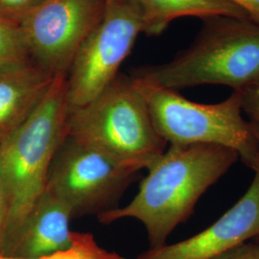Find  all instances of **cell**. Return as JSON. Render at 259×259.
I'll return each instance as SVG.
<instances>
[{"label": "cell", "instance_id": "obj_2", "mask_svg": "<svg viewBox=\"0 0 259 259\" xmlns=\"http://www.w3.org/2000/svg\"><path fill=\"white\" fill-rule=\"evenodd\" d=\"M67 76H57L26 120L0 142V185L8 224L0 254H5L47 188L50 167L66 138L69 113Z\"/></svg>", "mask_w": 259, "mask_h": 259}, {"label": "cell", "instance_id": "obj_11", "mask_svg": "<svg viewBox=\"0 0 259 259\" xmlns=\"http://www.w3.org/2000/svg\"><path fill=\"white\" fill-rule=\"evenodd\" d=\"M54 79L32 62L0 71V142L35 111Z\"/></svg>", "mask_w": 259, "mask_h": 259}, {"label": "cell", "instance_id": "obj_16", "mask_svg": "<svg viewBox=\"0 0 259 259\" xmlns=\"http://www.w3.org/2000/svg\"><path fill=\"white\" fill-rule=\"evenodd\" d=\"M239 91L242 111L250 124L259 127V77Z\"/></svg>", "mask_w": 259, "mask_h": 259}, {"label": "cell", "instance_id": "obj_10", "mask_svg": "<svg viewBox=\"0 0 259 259\" xmlns=\"http://www.w3.org/2000/svg\"><path fill=\"white\" fill-rule=\"evenodd\" d=\"M72 219L68 204L46 188L3 255L33 259L67 249L72 241Z\"/></svg>", "mask_w": 259, "mask_h": 259}, {"label": "cell", "instance_id": "obj_12", "mask_svg": "<svg viewBox=\"0 0 259 259\" xmlns=\"http://www.w3.org/2000/svg\"><path fill=\"white\" fill-rule=\"evenodd\" d=\"M143 21V33L160 35L177 19L195 17L248 18L246 14L227 0H132Z\"/></svg>", "mask_w": 259, "mask_h": 259}, {"label": "cell", "instance_id": "obj_14", "mask_svg": "<svg viewBox=\"0 0 259 259\" xmlns=\"http://www.w3.org/2000/svg\"><path fill=\"white\" fill-rule=\"evenodd\" d=\"M30 61L19 26L0 21V71Z\"/></svg>", "mask_w": 259, "mask_h": 259}, {"label": "cell", "instance_id": "obj_6", "mask_svg": "<svg viewBox=\"0 0 259 259\" xmlns=\"http://www.w3.org/2000/svg\"><path fill=\"white\" fill-rule=\"evenodd\" d=\"M140 33L143 21L132 0H105L102 19L80 47L67 75L70 110L91 102L118 77Z\"/></svg>", "mask_w": 259, "mask_h": 259}, {"label": "cell", "instance_id": "obj_13", "mask_svg": "<svg viewBox=\"0 0 259 259\" xmlns=\"http://www.w3.org/2000/svg\"><path fill=\"white\" fill-rule=\"evenodd\" d=\"M71 245L54 253L33 259H126L101 247L90 232H72ZM0 259H26L0 254Z\"/></svg>", "mask_w": 259, "mask_h": 259}, {"label": "cell", "instance_id": "obj_4", "mask_svg": "<svg viewBox=\"0 0 259 259\" xmlns=\"http://www.w3.org/2000/svg\"><path fill=\"white\" fill-rule=\"evenodd\" d=\"M66 136L139 170L167 149L133 76L118 75L91 102L70 110Z\"/></svg>", "mask_w": 259, "mask_h": 259}, {"label": "cell", "instance_id": "obj_5", "mask_svg": "<svg viewBox=\"0 0 259 259\" xmlns=\"http://www.w3.org/2000/svg\"><path fill=\"white\" fill-rule=\"evenodd\" d=\"M158 135L169 145H219L238 153L245 165H259V144L243 117L239 91L216 104L187 99L177 91L133 76Z\"/></svg>", "mask_w": 259, "mask_h": 259}, {"label": "cell", "instance_id": "obj_1", "mask_svg": "<svg viewBox=\"0 0 259 259\" xmlns=\"http://www.w3.org/2000/svg\"><path fill=\"white\" fill-rule=\"evenodd\" d=\"M239 158L234 150L219 145H169L147 168V176L129 204L98 214V221L108 225L136 219L146 230L150 248L161 247Z\"/></svg>", "mask_w": 259, "mask_h": 259}, {"label": "cell", "instance_id": "obj_15", "mask_svg": "<svg viewBox=\"0 0 259 259\" xmlns=\"http://www.w3.org/2000/svg\"><path fill=\"white\" fill-rule=\"evenodd\" d=\"M41 0H0V21L20 26Z\"/></svg>", "mask_w": 259, "mask_h": 259}, {"label": "cell", "instance_id": "obj_7", "mask_svg": "<svg viewBox=\"0 0 259 259\" xmlns=\"http://www.w3.org/2000/svg\"><path fill=\"white\" fill-rule=\"evenodd\" d=\"M140 170L66 136L50 167L47 189L63 199L73 217L100 214Z\"/></svg>", "mask_w": 259, "mask_h": 259}, {"label": "cell", "instance_id": "obj_21", "mask_svg": "<svg viewBox=\"0 0 259 259\" xmlns=\"http://www.w3.org/2000/svg\"><path fill=\"white\" fill-rule=\"evenodd\" d=\"M254 240L257 241V242H259V236H258V237H256V238H255V239H254Z\"/></svg>", "mask_w": 259, "mask_h": 259}, {"label": "cell", "instance_id": "obj_19", "mask_svg": "<svg viewBox=\"0 0 259 259\" xmlns=\"http://www.w3.org/2000/svg\"><path fill=\"white\" fill-rule=\"evenodd\" d=\"M8 224V206L5 195L0 185V253L3 248Z\"/></svg>", "mask_w": 259, "mask_h": 259}, {"label": "cell", "instance_id": "obj_3", "mask_svg": "<svg viewBox=\"0 0 259 259\" xmlns=\"http://www.w3.org/2000/svg\"><path fill=\"white\" fill-rule=\"evenodd\" d=\"M134 76L174 91L204 84L241 90L259 77V23L224 16L204 19L194 41L173 60Z\"/></svg>", "mask_w": 259, "mask_h": 259}, {"label": "cell", "instance_id": "obj_20", "mask_svg": "<svg viewBox=\"0 0 259 259\" xmlns=\"http://www.w3.org/2000/svg\"><path fill=\"white\" fill-rule=\"evenodd\" d=\"M250 125H251V127H252V130H253L254 135H255V138L257 139L259 144V127H257V126H254V125H252V124H250Z\"/></svg>", "mask_w": 259, "mask_h": 259}, {"label": "cell", "instance_id": "obj_17", "mask_svg": "<svg viewBox=\"0 0 259 259\" xmlns=\"http://www.w3.org/2000/svg\"><path fill=\"white\" fill-rule=\"evenodd\" d=\"M213 259H259V242L247 241Z\"/></svg>", "mask_w": 259, "mask_h": 259}, {"label": "cell", "instance_id": "obj_18", "mask_svg": "<svg viewBox=\"0 0 259 259\" xmlns=\"http://www.w3.org/2000/svg\"><path fill=\"white\" fill-rule=\"evenodd\" d=\"M242 10L249 19L259 23V0H227Z\"/></svg>", "mask_w": 259, "mask_h": 259}, {"label": "cell", "instance_id": "obj_9", "mask_svg": "<svg viewBox=\"0 0 259 259\" xmlns=\"http://www.w3.org/2000/svg\"><path fill=\"white\" fill-rule=\"evenodd\" d=\"M238 202L204 231L170 245L149 248L136 259H213L259 236V165Z\"/></svg>", "mask_w": 259, "mask_h": 259}, {"label": "cell", "instance_id": "obj_8", "mask_svg": "<svg viewBox=\"0 0 259 259\" xmlns=\"http://www.w3.org/2000/svg\"><path fill=\"white\" fill-rule=\"evenodd\" d=\"M104 10L105 0H41L19 26L30 61L53 77L67 76Z\"/></svg>", "mask_w": 259, "mask_h": 259}]
</instances>
